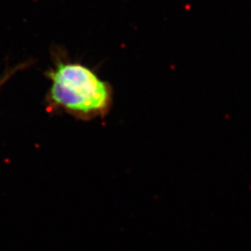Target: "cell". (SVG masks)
Returning a JSON list of instances; mask_svg holds the SVG:
<instances>
[{"label":"cell","mask_w":251,"mask_h":251,"mask_svg":"<svg viewBox=\"0 0 251 251\" xmlns=\"http://www.w3.org/2000/svg\"><path fill=\"white\" fill-rule=\"evenodd\" d=\"M47 76L51 82L47 101L53 111L90 121L106 117L113 106L112 86L81 63L58 60Z\"/></svg>","instance_id":"6da1fadb"}]
</instances>
